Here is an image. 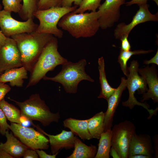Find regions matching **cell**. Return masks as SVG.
<instances>
[{
  "instance_id": "1",
  "label": "cell",
  "mask_w": 158,
  "mask_h": 158,
  "mask_svg": "<svg viewBox=\"0 0 158 158\" xmlns=\"http://www.w3.org/2000/svg\"><path fill=\"white\" fill-rule=\"evenodd\" d=\"M54 37L51 34L35 31L11 37L16 42L23 66L27 71L31 72L43 49Z\"/></svg>"
},
{
  "instance_id": "2",
  "label": "cell",
  "mask_w": 158,
  "mask_h": 158,
  "mask_svg": "<svg viewBox=\"0 0 158 158\" xmlns=\"http://www.w3.org/2000/svg\"><path fill=\"white\" fill-rule=\"evenodd\" d=\"M99 17L98 11L79 13L71 12L63 16L58 25L75 38L90 37L100 28Z\"/></svg>"
},
{
  "instance_id": "3",
  "label": "cell",
  "mask_w": 158,
  "mask_h": 158,
  "mask_svg": "<svg viewBox=\"0 0 158 158\" xmlns=\"http://www.w3.org/2000/svg\"><path fill=\"white\" fill-rule=\"evenodd\" d=\"M58 41L54 36L45 46L33 66L26 88L35 85L49 71L68 61L58 51Z\"/></svg>"
},
{
  "instance_id": "4",
  "label": "cell",
  "mask_w": 158,
  "mask_h": 158,
  "mask_svg": "<svg viewBox=\"0 0 158 158\" xmlns=\"http://www.w3.org/2000/svg\"><path fill=\"white\" fill-rule=\"evenodd\" d=\"M87 64L85 59H83L78 62L67 61L62 65L60 72L53 77L44 76L45 80H50L61 83L67 93L75 94L77 92L79 83L82 80L93 82L94 80L85 71Z\"/></svg>"
},
{
  "instance_id": "5",
  "label": "cell",
  "mask_w": 158,
  "mask_h": 158,
  "mask_svg": "<svg viewBox=\"0 0 158 158\" xmlns=\"http://www.w3.org/2000/svg\"><path fill=\"white\" fill-rule=\"evenodd\" d=\"M8 98L20 107L21 115L31 121H39L44 126H48L53 122H58L60 118L59 112L53 113L51 111L38 94L32 95L28 99L23 102Z\"/></svg>"
},
{
  "instance_id": "6",
  "label": "cell",
  "mask_w": 158,
  "mask_h": 158,
  "mask_svg": "<svg viewBox=\"0 0 158 158\" xmlns=\"http://www.w3.org/2000/svg\"><path fill=\"white\" fill-rule=\"evenodd\" d=\"M139 66L137 60H133L131 62L130 66L128 68V73L126 79V87L128 90L129 97L127 101L122 102V104L123 106L128 107L130 109H133L135 105L143 107L149 113L150 115L148 118L150 119L153 115L157 114L158 107L154 110L149 109L148 104L138 102L135 97L136 91H137L138 94H143L148 90L145 79L138 74Z\"/></svg>"
},
{
  "instance_id": "7",
  "label": "cell",
  "mask_w": 158,
  "mask_h": 158,
  "mask_svg": "<svg viewBox=\"0 0 158 158\" xmlns=\"http://www.w3.org/2000/svg\"><path fill=\"white\" fill-rule=\"evenodd\" d=\"M78 7L76 6L69 7L57 6L38 10L34 14V17L40 22L35 31L51 34L59 38H62L63 32L58 28V22L65 15L75 11Z\"/></svg>"
},
{
  "instance_id": "8",
  "label": "cell",
  "mask_w": 158,
  "mask_h": 158,
  "mask_svg": "<svg viewBox=\"0 0 158 158\" xmlns=\"http://www.w3.org/2000/svg\"><path fill=\"white\" fill-rule=\"evenodd\" d=\"M112 130L111 147L117 152L120 158H128L130 144L136 127L131 121L126 120L116 124Z\"/></svg>"
},
{
  "instance_id": "9",
  "label": "cell",
  "mask_w": 158,
  "mask_h": 158,
  "mask_svg": "<svg viewBox=\"0 0 158 158\" xmlns=\"http://www.w3.org/2000/svg\"><path fill=\"white\" fill-rule=\"evenodd\" d=\"M8 128L14 135L30 149L47 150L49 147V140L42 133L33 128L11 122Z\"/></svg>"
},
{
  "instance_id": "10",
  "label": "cell",
  "mask_w": 158,
  "mask_h": 158,
  "mask_svg": "<svg viewBox=\"0 0 158 158\" xmlns=\"http://www.w3.org/2000/svg\"><path fill=\"white\" fill-rule=\"evenodd\" d=\"M11 12L4 10L0 11V28L6 37L14 35L35 31L38 25L35 23L33 18H29L24 22L14 19Z\"/></svg>"
},
{
  "instance_id": "11",
  "label": "cell",
  "mask_w": 158,
  "mask_h": 158,
  "mask_svg": "<svg viewBox=\"0 0 158 158\" xmlns=\"http://www.w3.org/2000/svg\"><path fill=\"white\" fill-rule=\"evenodd\" d=\"M22 66L21 54L16 42L12 38L6 37L0 47V74Z\"/></svg>"
},
{
  "instance_id": "12",
  "label": "cell",
  "mask_w": 158,
  "mask_h": 158,
  "mask_svg": "<svg viewBox=\"0 0 158 158\" xmlns=\"http://www.w3.org/2000/svg\"><path fill=\"white\" fill-rule=\"evenodd\" d=\"M139 6V10L129 23L126 24L124 22H122L117 25L114 31L116 39H120L123 36H128L132 30L139 24L149 21H158V13L154 14L151 13L149 10V6L147 4Z\"/></svg>"
},
{
  "instance_id": "13",
  "label": "cell",
  "mask_w": 158,
  "mask_h": 158,
  "mask_svg": "<svg viewBox=\"0 0 158 158\" xmlns=\"http://www.w3.org/2000/svg\"><path fill=\"white\" fill-rule=\"evenodd\" d=\"M125 0H105L98 8L100 28L105 29L111 27L120 16L121 6Z\"/></svg>"
},
{
  "instance_id": "14",
  "label": "cell",
  "mask_w": 158,
  "mask_h": 158,
  "mask_svg": "<svg viewBox=\"0 0 158 158\" xmlns=\"http://www.w3.org/2000/svg\"><path fill=\"white\" fill-rule=\"evenodd\" d=\"M138 73L145 79L148 86L146 92L142 94L141 102L151 99L154 103L158 102V75L155 64L149 65L144 68H138Z\"/></svg>"
},
{
  "instance_id": "15",
  "label": "cell",
  "mask_w": 158,
  "mask_h": 158,
  "mask_svg": "<svg viewBox=\"0 0 158 158\" xmlns=\"http://www.w3.org/2000/svg\"><path fill=\"white\" fill-rule=\"evenodd\" d=\"M37 129L48 137L52 154L59 153L63 149L68 150L74 147L76 136L71 131L62 130L60 133L54 135L47 133L39 127Z\"/></svg>"
},
{
  "instance_id": "16",
  "label": "cell",
  "mask_w": 158,
  "mask_h": 158,
  "mask_svg": "<svg viewBox=\"0 0 158 158\" xmlns=\"http://www.w3.org/2000/svg\"><path fill=\"white\" fill-rule=\"evenodd\" d=\"M154 154V150L150 136L147 134L135 133L130 144L128 158L138 154L145 155L152 158Z\"/></svg>"
},
{
  "instance_id": "17",
  "label": "cell",
  "mask_w": 158,
  "mask_h": 158,
  "mask_svg": "<svg viewBox=\"0 0 158 158\" xmlns=\"http://www.w3.org/2000/svg\"><path fill=\"white\" fill-rule=\"evenodd\" d=\"M126 87V79L125 77H122L121 78L120 85L107 100L108 106L107 111L104 113V132L108 129H111L114 114L120 101L122 93Z\"/></svg>"
},
{
  "instance_id": "18",
  "label": "cell",
  "mask_w": 158,
  "mask_h": 158,
  "mask_svg": "<svg viewBox=\"0 0 158 158\" xmlns=\"http://www.w3.org/2000/svg\"><path fill=\"white\" fill-rule=\"evenodd\" d=\"M5 135L7 138L6 142L0 143V150H2L13 156L14 158L23 157L28 148L18 140L11 132L6 130Z\"/></svg>"
},
{
  "instance_id": "19",
  "label": "cell",
  "mask_w": 158,
  "mask_h": 158,
  "mask_svg": "<svg viewBox=\"0 0 158 158\" xmlns=\"http://www.w3.org/2000/svg\"><path fill=\"white\" fill-rule=\"evenodd\" d=\"M89 119L79 120L69 118L63 122L64 127L69 129L74 135L78 136L82 139L90 140L93 138L88 128Z\"/></svg>"
},
{
  "instance_id": "20",
  "label": "cell",
  "mask_w": 158,
  "mask_h": 158,
  "mask_svg": "<svg viewBox=\"0 0 158 158\" xmlns=\"http://www.w3.org/2000/svg\"><path fill=\"white\" fill-rule=\"evenodd\" d=\"M28 78L27 70L23 66L8 70L0 76V82H9L12 87L23 86L24 79Z\"/></svg>"
},
{
  "instance_id": "21",
  "label": "cell",
  "mask_w": 158,
  "mask_h": 158,
  "mask_svg": "<svg viewBox=\"0 0 158 158\" xmlns=\"http://www.w3.org/2000/svg\"><path fill=\"white\" fill-rule=\"evenodd\" d=\"M74 149L73 153L66 158H93L97 151L96 147L91 144L88 146L76 136L74 141Z\"/></svg>"
},
{
  "instance_id": "22",
  "label": "cell",
  "mask_w": 158,
  "mask_h": 158,
  "mask_svg": "<svg viewBox=\"0 0 158 158\" xmlns=\"http://www.w3.org/2000/svg\"><path fill=\"white\" fill-rule=\"evenodd\" d=\"M98 62L101 90L97 97L98 98H103L107 100L114 93L116 88L111 87L108 83L105 70L104 60L103 56L98 59Z\"/></svg>"
},
{
  "instance_id": "23",
  "label": "cell",
  "mask_w": 158,
  "mask_h": 158,
  "mask_svg": "<svg viewBox=\"0 0 158 158\" xmlns=\"http://www.w3.org/2000/svg\"><path fill=\"white\" fill-rule=\"evenodd\" d=\"M104 113H98L89 119L88 128L93 138L99 139L101 134L104 132Z\"/></svg>"
},
{
  "instance_id": "24",
  "label": "cell",
  "mask_w": 158,
  "mask_h": 158,
  "mask_svg": "<svg viewBox=\"0 0 158 158\" xmlns=\"http://www.w3.org/2000/svg\"><path fill=\"white\" fill-rule=\"evenodd\" d=\"M112 131L109 129L103 133L99 139L98 148L95 158H109L111 147Z\"/></svg>"
},
{
  "instance_id": "25",
  "label": "cell",
  "mask_w": 158,
  "mask_h": 158,
  "mask_svg": "<svg viewBox=\"0 0 158 158\" xmlns=\"http://www.w3.org/2000/svg\"><path fill=\"white\" fill-rule=\"evenodd\" d=\"M152 49L147 50L142 49L135 50L133 51H125L121 49L118 57V62L120 64L121 69L124 74L126 76L128 74L127 63L130 58L133 55L146 54L153 52Z\"/></svg>"
},
{
  "instance_id": "26",
  "label": "cell",
  "mask_w": 158,
  "mask_h": 158,
  "mask_svg": "<svg viewBox=\"0 0 158 158\" xmlns=\"http://www.w3.org/2000/svg\"><path fill=\"white\" fill-rule=\"evenodd\" d=\"M0 107L6 118L11 122L21 124L20 119L21 113L18 108L6 101L4 99L0 102Z\"/></svg>"
},
{
  "instance_id": "27",
  "label": "cell",
  "mask_w": 158,
  "mask_h": 158,
  "mask_svg": "<svg viewBox=\"0 0 158 158\" xmlns=\"http://www.w3.org/2000/svg\"><path fill=\"white\" fill-rule=\"evenodd\" d=\"M22 8L18 13L20 18L25 20L29 18L33 19L34 14L38 10L40 0H22Z\"/></svg>"
},
{
  "instance_id": "28",
  "label": "cell",
  "mask_w": 158,
  "mask_h": 158,
  "mask_svg": "<svg viewBox=\"0 0 158 158\" xmlns=\"http://www.w3.org/2000/svg\"><path fill=\"white\" fill-rule=\"evenodd\" d=\"M102 0H83L80 5L73 13H84L87 10L95 11L100 5Z\"/></svg>"
},
{
  "instance_id": "29",
  "label": "cell",
  "mask_w": 158,
  "mask_h": 158,
  "mask_svg": "<svg viewBox=\"0 0 158 158\" xmlns=\"http://www.w3.org/2000/svg\"><path fill=\"white\" fill-rule=\"evenodd\" d=\"M4 10L8 12L18 13L22 6V0H2Z\"/></svg>"
},
{
  "instance_id": "30",
  "label": "cell",
  "mask_w": 158,
  "mask_h": 158,
  "mask_svg": "<svg viewBox=\"0 0 158 158\" xmlns=\"http://www.w3.org/2000/svg\"><path fill=\"white\" fill-rule=\"evenodd\" d=\"M62 0H40L38 10L47 9L52 7L61 6Z\"/></svg>"
},
{
  "instance_id": "31",
  "label": "cell",
  "mask_w": 158,
  "mask_h": 158,
  "mask_svg": "<svg viewBox=\"0 0 158 158\" xmlns=\"http://www.w3.org/2000/svg\"><path fill=\"white\" fill-rule=\"evenodd\" d=\"M9 124L6 121V117L0 107V133L3 135H5L6 130L9 129Z\"/></svg>"
},
{
  "instance_id": "32",
  "label": "cell",
  "mask_w": 158,
  "mask_h": 158,
  "mask_svg": "<svg viewBox=\"0 0 158 158\" xmlns=\"http://www.w3.org/2000/svg\"><path fill=\"white\" fill-rule=\"evenodd\" d=\"M11 90V88L8 85L0 82V102L4 99L5 96Z\"/></svg>"
},
{
  "instance_id": "33",
  "label": "cell",
  "mask_w": 158,
  "mask_h": 158,
  "mask_svg": "<svg viewBox=\"0 0 158 158\" xmlns=\"http://www.w3.org/2000/svg\"><path fill=\"white\" fill-rule=\"evenodd\" d=\"M128 36L121 37L120 40L121 41V49L125 51L130 50L131 46L128 40Z\"/></svg>"
},
{
  "instance_id": "34",
  "label": "cell",
  "mask_w": 158,
  "mask_h": 158,
  "mask_svg": "<svg viewBox=\"0 0 158 158\" xmlns=\"http://www.w3.org/2000/svg\"><path fill=\"white\" fill-rule=\"evenodd\" d=\"M83 0H62L61 6L69 7L72 6V4L74 3L75 6H79Z\"/></svg>"
},
{
  "instance_id": "35",
  "label": "cell",
  "mask_w": 158,
  "mask_h": 158,
  "mask_svg": "<svg viewBox=\"0 0 158 158\" xmlns=\"http://www.w3.org/2000/svg\"><path fill=\"white\" fill-rule=\"evenodd\" d=\"M23 157L24 158H38L39 156L35 150L28 149Z\"/></svg>"
},
{
  "instance_id": "36",
  "label": "cell",
  "mask_w": 158,
  "mask_h": 158,
  "mask_svg": "<svg viewBox=\"0 0 158 158\" xmlns=\"http://www.w3.org/2000/svg\"><path fill=\"white\" fill-rule=\"evenodd\" d=\"M39 150L37 149L35 150L40 158H55L58 154L57 153L54 154H49L42 150Z\"/></svg>"
},
{
  "instance_id": "37",
  "label": "cell",
  "mask_w": 158,
  "mask_h": 158,
  "mask_svg": "<svg viewBox=\"0 0 158 158\" xmlns=\"http://www.w3.org/2000/svg\"><path fill=\"white\" fill-rule=\"evenodd\" d=\"M145 64L149 65L152 63L158 65V49L154 56L150 59L147 60H145L143 62Z\"/></svg>"
},
{
  "instance_id": "38",
  "label": "cell",
  "mask_w": 158,
  "mask_h": 158,
  "mask_svg": "<svg viewBox=\"0 0 158 158\" xmlns=\"http://www.w3.org/2000/svg\"><path fill=\"white\" fill-rule=\"evenodd\" d=\"M148 0H131L128 1L125 4L127 6H130L133 4H137L138 6L139 5L144 4H147Z\"/></svg>"
},
{
  "instance_id": "39",
  "label": "cell",
  "mask_w": 158,
  "mask_h": 158,
  "mask_svg": "<svg viewBox=\"0 0 158 158\" xmlns=\"http://www.w3.org/2000/svg\"><path fill=\"white\" fill-rule=\"evenodd\" d=\"M154 154L155 158H158V135H156L154 136Z\"/></svg>"
},
{
  "instance_id": "40",
  "label": "cell",
  "mask_w": 158,
  "mask_h": 158,
  "mask_svg": "<svg viewBox=\"0 0 158 158\" xmlns=\"http://www.w3.org/2000/svg\"><path fill=\"white\" fill-rule=\"evenodd\" d=\"M109 154L113 158H120L116 150L112 147L110 148Z\"/></svg>"
},
{
  "instance_id": "41",
  "label": "cell",
  "mask_w": 158,
  "mask_h": 158,
  "mask_svg": "<svg viewBox=\"0 0 158 158\" xmlns=\"http://www.w3.org/2000/svg\"><path fill=\"white\" fill-rule=\"evenodd\" d=\"M13 156L5 151L0 150V158H13Z\"/></svg>"
},
{
  "instance_id": "42",
  "label": "cell",
  "mask_w": 158,
  "mask_h": 158,
  "mask_svg": "<svg viewBox=\"0 0 158 158\" xmlns=\"http://www.w3.org/2000/svg\"><path fill=\"white\" fill-rule=\"evenodd\" d=\"M2 6L0 4V11L2 8ZM6 37L2 33L0 30V47L4 44Z\"/></svg>"
},
{
  "instance_id": "43",
  "label": "cell",
  "mask_w": 158,
  "mask_h": 158,
  "mask_svg": "<svg viewBox=\"0 0 158 158\" xmlns=\"http://www.w3.org/2000/svg\"><path fill=\"white\" fill-rule=\"evenodd\" d=\"M129 158H151V157L147 155L142 154H138L133 155L128 157Z\"/></svg>"
},
{
  "instance_id": "44",
  "label": "cell",
  "mask_w": 158,
  "mask_h": 158,
  "mask_svg": "<svg viewBox=\"0 0 158 158\" xmlns=\"http://www.w3.org/2000/svg\"><path fill=\"white\" fill-rule=\"evenodd\" d=\"M153 0V1H155V2L156 3V4L158 5V0Z\"/></svg>"
},
{
  "instance_id": "45",
  "label": "cell",
  "mask_w": 158,
  "mask_h": 158,
  "mask_svg": "<svg viewBox=\"0 0 158 158\" xmlns=\"http://www.w3.org/2000/svg\"><path fill=\"white\" fill-rule=\"evenodd\" d=\"M1 75V74H0V76Z\"/></svg>"
}]
</instances>
